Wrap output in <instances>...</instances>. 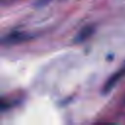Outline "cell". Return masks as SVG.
<instances>
[{
	"label": "cell",
	"instance_id": "1",
	"mask_svg": "<svg viewBox=\"0 0 125 125\" xmlns=\"http://www.w3.org/2000/svg\"><path fill=\"white\" fill-rule=\"evenodd\" d=\"M124 76H125V63H124L114 74H112V75L108 78V80L106 81V83H105L104 86V93H106V92L110 91V90L115 86V84H116L117 82H119Z\"/></svg>",
	"mask_w": 125,
	"mask_h": 125
}]
</instances>
